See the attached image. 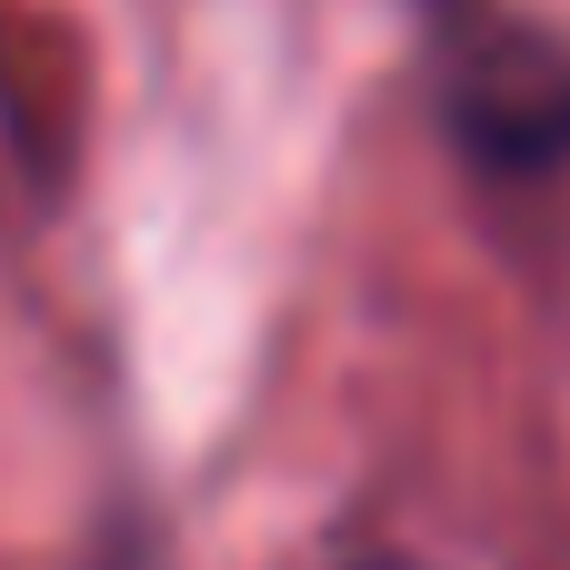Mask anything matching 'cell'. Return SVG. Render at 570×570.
<instances>
[{
  "instance_id": "cell-1",
  "label": "cell",
  "mask_w": 570,
  "mask_h": 570,
  "mask_svg": "<svg viewBox=\"0 0 570 570\" xmlns=\"http://www.w3.org/2000/svg\"><path fill=\"white\" fill-rule=\"evenodd\" d=\"M371 570H411V561H371Z\"/></svg>"
}]
</instances>
